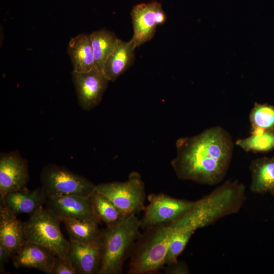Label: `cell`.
Wrapping results in <instances>:
<instances>
[{
    "label": "cell",
    "mask_w": 274,
    "mask_h": 274,
    "mask_svg": "<svg viewBox=\"0 0 274 274\" xmlns=\"http://www.w3.org/2000/svg\"><path fill=\"white\" fill-rule=\"evenodd\" d=\"M251 135L235 144L246 152H266L274 149V128L251 130Z\"/></svg>",
    "instance_id": "obj_23"
},
{
    "label": "cell",
    "mask_w": 274,
    "mask_h": 274,
    "mask_svg": "<svg viewBox=\"0 0 274 274\" xmlns=\"http://www.w3.org/2000/svg\"><path fill=\"white\" fill-rule=\"evenodd\" d=\"M60 222L46 208H40L24 222L25 240L49 249L58 257H64L69 249L70 241L61 232Z\"/></svg>",
    "instance_id": "obj_5"
},
{
    "label": "cell",
    "mask_w": 274,
    "mask_h": 274,
    "mask_svg": "<svg viewBox=\"0 0 274 274\" xmlns=\"http://www.w3.org/2000/svg\"><path fill=\"white\" fill-rule=\"evenodd\" d=\"M251 130L274 128V106L255 102L250 114Z\"/></svg>",
    "instance_id": "obj_24"
},
{
    "label": "cell",
    "mask_w": 274,
    "mask_h": 274,
    "mask_svg": "<svg viewBox=\"0 0 274 274\" xmlns=\"http://www.w3.org/2000/svg\"><path fill=\"white\" fill-rule=\"evenodd\" d=\"M51 274H77V272L71 263L65 257H57L52 267Z\"/></svg>",
    "instance_id": "obj_25"
},
{
    "label": "cell",
    "mask_w": 274,
    "mask_h": 274,
    "mask_svg": "<svg viewBox=\"0 0 274 274\" xmlns=\"http://www.w3.org/2000/svg\"><path fill=\"white\" fill-rule=\"evenodd\" d=\"M95 190L107 197L124 215L135 214L144 211L145 186L141 175L130 173L127 181L101 183Z\"/></svg>",
    "instance_id": "obj_7"
},
{
    "label": "cell",
    "mask_w": 274,
    "mask_h": 274,
    "mask_svg": "<svg viewBox=\"0 0 274 274\" xmlns=\"http://www.w3.org/2000/svg\"><path fill=\"white\" fill-rule=\"evenodd\" d=\"M88 198L95 214L107 227L116 225L125 216L107 197L95 189Z\"/></svg>",
    "instance_id": "obj_22"
},
{
    "label": "cell",
    "mask_w": 274,
    "mask_h": 274,
    "mask_svg": "<svg viewBox=\"0 0 274 274\" xmlns=\"http://www.w3.org/2000/svg\"><path fill=\"white\" fill-rule=\"evenodd\" d=\"M71 75L79 106L85 111L91 110L101 101L110 81L95 67L86 72L73 71Z\"/></svg>",
    "instance_id": "obj_9"
},
{
    "label": "cell",
    "mask_w": 274,
    "mask_h": 274,
    "mask_svg": "<svg viewBox=\"0 0 274 274\" xmlns=\"http://www.w3.org/2000/svg\"><path fill=\"white\" fill-rule=\"evenodd\" d=\"M167 267L165 268V273H186L188 270L185 266L180 264L178 261L167 264Z\"/></svg>",
    "instance_id": "obj_26"
},
{
    "label": "cell",
    "mask_w": 274,
    "mask_h": 274,
    "mask_svg": "<svg viewBox=\"0 0 274 274\" xmlns=\"http://www.w3.org/2000/svg\"><path fill=\"white\" fill-rule=\"evenodd\" d=\"M130 252L129 274L153 273L165 264V258L173 232L169 224L146 228Z\"/></svg>",
    "instance_id": "obj_4"
},
{
    "label": "cell",
    "mask_w": 274,
    "mask_h": 274,
    "mask_svg": "<svg viewBox=\"0 0 274 274\" xmlns=\"http://www.w3.org/2000/svg\"><path fill=\"white\" fill-rule=\"evenodd\" d=\"M29 180L28 164L18 153L1 154L0 158V197L22 189Z\"/></svg>",
    "instance_id": "obj_11"
},
{
    "label": "cell",
    "mask_w": 274,
    "mask_h": 274,
    "mask_svg": "<svg viewBox=\"0 0 274 274\" xmlns=\"http://www.w3.org/2000/svg\"><path fill=\"white\" fill-rule=\"evenodd\" d=\"M0 199V246L14 256L26 240L25 224L18 219Z\"/></svg>",
    "instance_id": "obj_14"
},
{
    "label": "cell",
    "mask_w": 274,
    "mask_h": 274,
    "mask_svg": "<svg viewBox=\"0 0 274 274\" xmlns=\"http://www.w3.org/2000/svg\"><path fill=\"white\" fill-rule=\"evenodd\" d=\"M6 207L14 215H32L45 205L47 197L41 187L30 191L26 187L21 190L9 192L0 197Z\"/></svg>",
    "instance_id": "obj_16"
},
{
    "label": "cell",
    "mask_w": 274,
    "mask_h": 274,
    "mask_svg": "<svg viewBox=\"0 0 274 274\" xmlns=\"http://www.w3.org/2000/svg\"><path fill=\"white\" fill-rule=\"evenodd\" d=\"M65 257L77 274H98L102 262L99 238L86 244L70 240L69 249Z\"/></svg>",
    "instance_id": "obj_12"
},
{
    "label": "cell",
    "mask_w": 274,
    "mask_h": 274,
    "mask_svg": "<svg viewBox=\"0 0 274 274\" xmlns=\"http://www.w3.org/2000/svg\"><path fill=\"white\" fill-rule=\"evenodd\" d=\"M73 72L90 71L94 67V59L90 35L79 34L72 38L67 47Z\"/></svg>",
    "instance_id": "obj_19"
},
{
    "label": "cell",
    "mask_w": 274,
    "mask_h": 274,
    "mask_svg": "<svg viewBox=\"0 0 274 274\" xmlns=\"http://www.w3.org/2000/svg\"><path fill=\"white\" fill-rule=\"evenodd\" d=\"M245 198V186L243 183L226 181L209 194L195 201L193 208L173 222L172 225L192 235L197 229L238 212Z\"/></svg>",
    "instance_id": "obj_2"
},
{
    "label": "cell",
    "mask_w": 274,
    "mask_h": 274,
    "mask_svg": "<svg viewBox=\"0 0 274 274\" xmlns=\"http://www.w3.org/2000/svg\"><path fill=\"white\" fill-rule=\"evenodd\" d=\"M131 16L133 29L131 39L136 47L151 40L157 26L163 24L166 20L161 5L157 2L134 6Z\"/></svg>",
    "instance_id": "obj_10"
},
{
    "label": "cell",
    "mask_w": 274,
    "mask_h": 274,
    "mask_svg": "<svg viewBox=\"0 0 274 274\" xmlns=\"http://www.w3.org/2000/svg\"><path fill=\"white\" fill-rule=\"evenodd\" d=\"M251 191L255 193L274 195V157H263L252 161Z\"/></svg>",
    "instance_id": "obj_18"
},
{
    "label": "cell",
    "mask_w": 274,
    "mask_h": 274,
    "mask_svg": "<svg viewBox=\"0 0 274 274\" xmlns=\"http://www.w3.org/2000/svg\"><path fill=\"white\" fill-rule=\"evenodd\" d=\"M41 181L42 189L47 198L66 195L88 198L96 187L86 178L52 164L43 168Z\"/></svg>",
    "instance_id": "obj_6"
},
{
    "label": "cell",
    "mask_w": 274,
    "mask_h": 274,
    "mask_svg": "<svg viewBox=\"0 0 274 274\" xmlns=\"http://www.w3.org/2000/svg\"><path fill=\"white\" fill-rule=\"evenodd\" d=\"M136 48L132 39L128 42L118 39L116 47L105 61L101 70L110 81H115L133 64Z\"/></svg>",
    "instance_id": "obj_17"
},
{
    "label": "cell",
    "mask_w": 274,
    "mask_h": 274,
    "mask_svg": "<svg viewBox=\"0 0 274 274\" xmlns=\"http://www.w3.org/2000/svg\"><path fill=\"white\" fill-rule=\"evenodd\" d=\"M94 59V67L101 70L105 61L112 52L119 39L106 29L94 31L90 35Z\"/></svg>",
    "instance_id": "obj_21"
},
{
    "label": "cell",
    "mask_w": 274,
    "mask_h": 274,
    "mask_svg": "<svg viewBox=\"0 0 274 274\" xmlns=\"http://www.w3.org/2000/svg\"><path fill=\"white\" fill-rule=\"evenodd\" d=\"M45 208L61 220L98 217L88 198L66 195L47 198Z\"/></svg>",
    "instance_id": "obj_13"
},
{
    "label": "cell",
    "mask_w": 274,
    "mask_h": 274,
    "mask_svg": "<svg viewBox=\"0 0 274 274\" xmlns=\"http://www.w3.org/2000/svg\"><path fill=\"white\" fill-rule=\"evenodd\" d=\"M11 256V254L5 250L3 247L0 246V273H5L4 265L8 261L9 258Z\"/></svg>",
    "instance_id": "obj_27"
},
{
    "label": "cell",
    "mask_w": 274,
    "mask_h": 274,
    "mask_svg": "<svg viewBox=\"0 0 274 274\" xmlns=\"http://www.w3.org/2000/svg\"><path fill=\"white\" fill-rule=\"evenodd\" d=\"M141 220L135 214L125 215L116 225L101 230L99 241L102 262L98 274H120L127 256L141 235Z\"/></svg>",
    "instance_id": "obj_3"
},
{
    "label": "cell",
    "mask_w": 274,
    "mask_h": 274,
    "mask_svg": "<svg viewBox=\"0 0 274 274\" xmlns=\"http://www.w3.org/2000/svg\"><path fill=\"white\" fill-rule=\"evenodd\" d=\"M149 204L144 210L142 227L169 224L188 213L195 201L175 198L164 194H152L148 197Z\"/></svg>",
    "instance_id": "obj_8"
},
{
    "label": "cell",
    "mask_w": 274,
    "mask_h": 274,
    "mask_svg": "<svg viewBox=\"0 0 274 274\" xmlns=\"http://www.w3.org/2000/svg\"><path fill=\"white\" fill-rule=\"evenodd\" d=\"M57 257L49 249L26 241L19 251L13 256V264L16 268H35L51 274Z\"/></svg>",
    "instance_id": "obj_15"
},
{
    "label": "cell",
    "mask_w": 274,
    "mask_h": 274,
    "mask_svg": "<svg viewBox=\"0 0 274 274\" xmlns=\"http://www.w3.org/2000/svg\"><path fill=\"white\" fill-rule=\"evenodd\" d=\"M100 220L98 217L83 219H63L70 240L88 244L98 240L101 230L99 229L98 223Z\"/></svg>",
    "instance_id": "obj_20"
},
{
    "label": "cell",
    "mask_w": 274,
    "mask_h": 274,
    "mask_svg": "<svg viewBox=\"0 0 274 274\" xmlns=\"http://www.w3.org/2000/svg\"><path fill=\"white\" fill-rule=\"evenodd\" d=\"M177 155L171 165L177 177L213 186L221 182L231 163L234 144L224 128L217 126L176 142Z\"/></svg>",
    "instance_id": "obj_1"
}]
</instances>
